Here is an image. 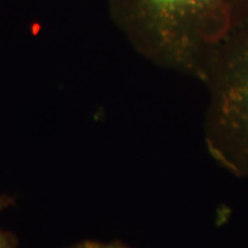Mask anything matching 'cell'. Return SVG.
I'll use <instances>...</instances> for the list:
<instances>
[{"label": "cell", "instance_id": "cell-1", "mask_svg": "<svg viewBox=\"0 0 248 248\" xmlns=\"http://www.w3.org/2000/svg\"><path fill=\"white\" fill-rule=\"evenodd\" d=\"M109 16L141 55L198 79L207 55L248 17V0H106Z\"/></svg>", "mask_w": 248, "mask_h": 248}, {"label": "cell", "instance_id": "cell-2", "mask_svg": "<svg viewBox=\"0 0 248 248\" xmlns=\"http://www.w3.org/2000/svg\"><path fill=\"white\" fill-rule=\"evenodd\" d=\"M198 79L208 91L207 151L222 168L248 179V17L210 51Z\"/></svg>", "mask_w": 248, "mask_h": 248}, {"label": "cell", "instance_id": "cell-3", "mask_svg": "<svg viewBox=\"0 0 248 248\" xmlns=\"http://www.w3.org/2000/svg\"><path fill=\"white\" fill-rule=\"evenodd\" d=\"M11 204L8 197H0V212ZM0 248H18L15 238L8 232L0 229Z\"/></svg>", "mask_w": 248, "mask_h": 248}, {"label": "cell", "instance_id": "cell-4", "mask_svg": "<svg viewBox=\"0 0 248 248\" xmlns=\"http://www.w3.org/2000/svg\"><path fill=\"white\" fill-rule=\"evenodd\" d=\"M105 245L100 243H95V241H83V243L76 244L74 246L68 248H104Z\"/></svg>", "mask_w": 248, "mask_h": 248}, {"label": "cell", "instance_id": "cell-5", "mask_svg": "<svg viewBox=\"0 0 248 248\" xmlns=\"http://www.w3.org/2000/svg\"><path fill=\"white\" fill-rule=\"evenodd\" d=\"M104 248H126V247L123 246V245L120 244V243H113V244H109V245H105Z\"/></svg>", "mask_w": 248, "mask_h": 248}]
</instances>
